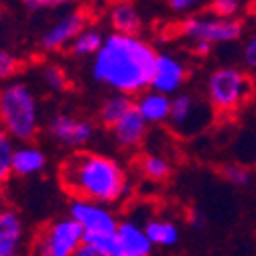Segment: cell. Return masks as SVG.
<instances>
[{
    "label": "cell",
    "mask_w": 256,
    "mask_h": 256,
    "mask_svg": "<svg viewBox=\"0 0 256 256\" xmlns=\"http://www.w3.org/2000/svg\"><path fill=\"white\" fill-rule=\"evenodd\" d=\"M154 61L156 51L144 39L110 33L92 59V78L116 94L138 96L150 88Z\"/></svg>",
    "instance_id": "obj_1"
},
{
    "label": "cell",
    "mask_w": 256,
    "mask_h": 256,
    "mask_svg": "<svg viewBox=\"0 0 256 256\" xmlns=\"http://www.w3.org/2000/svg\"><path fill=\"white\" fill-rule=\"evenodd\" d=\"M59 183L72 200H88L114 208L130 194V177L114 156L74 150L59 167Z\"/></svg>",
    "instance_id": "obj_2"
},
{
    "label": "cell",
    "mask_w": 256,
    "mask_h": 256,
    "mask_svg": "<svg viewBox=\"0 0 256 256\" xmlns=\"http://www.w3.org/2000/svg\"><path fill=\"white\" fill-rule=\"evenodd\" d=\"M0 128L16 142H35L41 130V110L28 84L12 80L0 86Z\"/></svg>",
    "instance_id": "obj_3"
},
{
    "label": "cell",
    "mask_w": 256,
    "mask_h": 256,
    "mask_svg": "<svg viewBox=\"0 0 256 256\" xmlns=\"http://www.w3.org/2000/svg\"><path fill=\"white\" fill-rule=\"evenodd\" d=\"M254 84L250 76L234 66H222L216 68L206 84V94H208V104L212 106L214 112L220 114H230L240 110L248 98L252 96Z\"/></svg>",
    "instance_id": "obj_4"
},
{
    "label": "cell",
    "mask_w": 256,
    "mask_h": 256,
    "mask_svg": "<svg viewBox=\"0 0 256 256\" xmlns=\"http://www.w3.org/2000/svg\"><path fill=\"white\" fill-rule=\"evenodd\" d=\"M84 246V230L70 216L41 226L28 244L26 256H74Z\"/></svg>",
    "instance_id": "obj_5"
},
{
    "label": "cell",
    "mask_w": 256,
    "mask_h": 256,
    "mask_svg": "<svg viewBox=\"0 0 256 256\" xmlns=\"http://www.w3.org/2000/svg\"><path fill=\"white\" fill-rule=\"evenodd\" d=\"M179 30L191 43L202 41L208 45H222V43L238 41L244 33V22L240 18H220L210 12V14H196L185 18Z\"/></svg>",
    "instance_id": "obj_6"
},
{
    "label": "cell",
    "mask_w": 256,
    "mask_h": 256,
    "mask_svg": "<svg viewBox=\"0 0 256 256\" xmlns=\"http://www.w3.org/2000/svg\"><path fill=\"white\" fill-rule=\"evenodd\" d=\"M214 110L208 102L200 100L198 96L179 92L171 98V114H169V128L181 136H191L202 132L210 126Z\"/></svg>",
    "instance_id": "obj_7"
},
{
    "label": "cell",
    "mask_w": 256,
    "mask_h": 256,
    "mask_svg": "<svg viewBox=\"0 0 256 256\" xmlns=\"http://www.w3.org/2000/svg\"><path fill=\"white\" fill-rule=\"evenodd\" d=\"M68 216L80 224L84 230V242L92 238H106V236H116L118 230V216L114 208L96 204L88 200H72Z\"/></svg>",
    "instance_id": "obj_8"
},
{
    "label": "cell",
    "mask_w": 256,
    "mask_h": 256,
    "mask_svg": "<svg viewBox=\"0 0 256 256\" xmlns=\"http://www.w3.org/2000/svg\"><path fill=\"white\" fill-rule=\"evenodd\" d=\"M47 134L59 146L82 150L84 146H88L94 140L96 126L88 118H80V116H74V114L59 112V114L49 118Z\"/></svg>",
    "instance_id": "obj_9"
},
{
    "label": "cell",
    "mask_w": 256,
    "mask_h": 256,
    "mask_svg": "<svg viewBox=\"0 0 256 256\" xmlns=\"http://www.w3.org/2000/svg\"><path fill=\"white\" fill-rule=\"evenodd\" d=\"M88 20H90V14L84 8H76V10L61 14L53 24H49L43 30L41 41H39L41 49H45L49 53L63 51L66 47H70L76 41V37L88 26Z\"/></svg>",
    "instance_id": "obj_10"
},
{
    "label": "cell",
    "mask_w": 256,
    "mask_h": 256,
    "mask_svg": "<svg viewBox=\"0 0 256 256\" xmlns=\"http://www.w3.org/2000/svg\"><path fill=\"white\" fill-rule=\"evenodd\" d=\"M185 80H187V66L179 57L169 53H156L154 70L150 78V90L173 98V96L181 92Z\"/></svg>",
    "instance_id": "obj_11"
},
{
    "label": "cell",
    "mask_w": 256,
    "mask_h": 256,
    "mask_svg": "<svg viewBox=\"0 0 256 256\" xmlns=\"http://www.w3.org/2000/svg\"><path fill=\"white\" fill-rule=\"evenodd\" d=\"M24 242L26 226L22 216L14 208L4 206L0 210V256L24 252Z\"/></svg>",
    "instance_id": "obj_12"
},
{
    "label": "cell",
    "mask_w": 256,
    "mask_h": 256,
    "mask_svg": "<svg viewBox=\"0 0 256 256\" xmlns=\"http://www.w3.org/2000/svg\"><path fill=\"white\" fill-rule=\"evenodd\" d=\"M120 256H150L152 244L144 232V224L126 218L120 220L118 230H116Z\"/></svg>",
    "instance_id": "obj_13"
},
{
    "label": "cell",
    "mask_w": 256,
    "mask_h": 256,
    "mask_svg": "<svg viewBox=\"0 0 256 256\" xmlns=\"http://www.w3.org/2000/svg\"><path fill=\"white\" fill-rule=\"evenodd\" d=\"M110 134L114 142L124 150H134L138 148L146 136H148V124L142 120V116L136 110H130L118 124L110 128Z\"/></svg>",
    "instance_id": "obj_14"
},
{
    "label": "cell",
    "mask_w": 256,
    "mask_h": 256,
    "mask_svg": "<svg viewBox=\"0 0 256 256\" xmlns=\"http://www.w3.org/2000/svg\"><path fill=\"white\" fill-rule=\"evenodd\" d=\"M49 158L45 150L35 142H22L14 146L12 152V175L16 177H35L47 169Z\"/></svg>",
    "instance_id": "obj_15"
},
{
    "label": "cell",
    "mask_w": 256,
    "mask_h": 256,
    "mask_svg": "<svg viewBox=\"0 0 256 256\" xmlns=\"http://www.w3.org/2000/svg\"><path fill=\"white\" fill-rule=\"evenodd\" d=\"M134 110L142 116V120L148 126L150 124H163L169 120V114H171V98L148 88L136 96Z\"/></svg>",
    "instance_id": "obj_16"
},
{
    "label": "cell",
    "mask_w": 256,
    "mask_h": 256,
    "mask_svg": "<svg viewBox=\"0 0 256 256\" xmlns=\"http://www.w3.org/2000/svg\"><path fill=\"white\" fill-rule=\"evenodd\" d=\"M110 26L112 33L126 35V37H138L142 30V18L134 4H118L110 10Z\"/></svg>",
    "instance_id": "obj_17"
},
{
    "label": "cell",
    "mask_w": 256,
    "mask_h": 256,
    "mask_svg": "<svg viewBox=\"0 0 256 256\" xmlns=\"http://www.w3.org/2000/svg\"><path fill=\"white\" fill-rule=\"evenodd\" d=\"M134 110V100L132 96L126 94H112L102 102V106L98 108V122L104 128H112L114 124H118L128 112Z\"/></svg>",
    "instance_id": "obj_18"
},
{
    "label": "cell",
    "mask_w": 256,
    "mask_h": 256,
    "mask_svg": "<svg viewBox=\"0 0 256 256\" xmlns=\"http://www.w3.org/2000/svg\"><path fill=\"white\" fill-rule=\"evenodd\" d=\"M144 232L154 246L158 248H171L179 242V226L165 218H150L144 222Z\"/></svg>",
    "instance_id": "obj_19"
},
{
    "label": "cell",
    "mask_w": 256,
    "mask_h": 256,
    "mask_svg": "<svg viewBox=\"0 0 256 256\" xmlns=\"http://www.w3.org/2000/svg\"><path fill=\"white\" fill-rule=\"evenodd\" d=\"M104 41H106V35L102 33V28L88 24L76 37V41L70 45V51H72L74 57H92L94 59L96 53L102 49Z\"/></svg>",
    "instance_id": "obj_20"
},
{
    "label": "cell",
    "mask_w": 256,
    "mask_h": 256,
    "mask_svg": "<svg viewBox=\"0 0 256 256\" xmlns=\"http://www.w3.org/2000/svg\"><path fill=\"white\" fill-rule=\"evenodd\" d=\"M138 171L144 179L158 183V181H167L171 177L173 165L167 156L158 154V152H148L138 158Z\"/></svg>",
    "instance_id": "obj_21"
},
{
    "label": "cell",
    "mask_w": 256,
    "mask_h": 256,
    "mask_svg": "<svg viewBox=\"0 0 256 256\" xmlns=\"http://www.w3.org/2000/svg\"><path fill=\"white\" fill-rule=\"evenodd\" d=\"M16 142L0 128V189L12 177V152Z\"/></svg>",
    "instance_id": "obj_22"
},
{
    "label": "cell",
    "mask_w": 256,
    "mask_h": 256,
    "mask_svg": "<svg viewBox=\"0 0 256 256\" xmlns=\"http://www.w3.org/2000/svg\"><path fill=\"white\" fill-rule=\"evenodd\" d=\"M41 78H43V84L51 92H63V90H68V84H70L66 70L59 68V66H53V63H47V66H43Z\"/></svg>",
    "instance_id": "obj_23"
},
{
    "label": "cell",
    "mask_w": 256,
    "mask_h": 256,
    "mask_svg": "<svg viewBox=\"0 0 256 256\" xmlns=\"http://www.w3.org/2000/svg\"><path fill=\"white\" fill-rule=\"evenodd\" d=\"M222 177L226 179L230 185H234V187H246L252 181L250 169H246L244 165H236V163L224 165L222 167Z\"/></svg>",
    "instance_id": "obj_24"
},
{
    "label": "cell",
    "mask_w": 256,
    "mask_h": 256,
    "mask_svg": "<svg viewBox=\"0 0 256 256\" xmlns=\"http://www.w3.org/2000/svg\"><path fill=\"white\" fill-rule=\"evenodd\" d=\"M20 70V61L16 55H12L6 49H0V86L12 82V78Z\"/></svg>",
    "instance_id": "obj_25"
},
{
    "label": "cell",
    "mask_w": 256,
    "mask_h": 256,
    "mask_svg": "<svg viewBox=\"0 0 256 256\" xmlns=\"http://www.w3.org/2000/svg\"><path fill=\"white\" fill-rule=\"evenodd\" d=\"M242 6V0H212L210 12L220 18H236Z\"/></svg>",
    "instance_id": "obj_26"
},
{
    "label": "cell",
    "mask_w": 256,
    "mask_h": 256,
    "mask_svg": "<svg viewBox=\"0 0 256 256\" xmlns=\"http://www.w3.org/2000/svg\"><path fill=\"white\" fill-rule=\"evenodd\" d=\"M242 63L248 72H256V30L242 45Z\"/></svg>",
    "instance_id": "obj_27"
},
{
    "label": "cell",
    "mask_w": 256,
    "mask_h": 256,
    "mask_svg": "<svg viewBox=\"0 0 256 256\" xmlns=\"http://www.w3.org/2000/svg\"><path fill=\"white\" fill-rule=\"evenodd\" d=\"M167 4L175 12H191L202 4V0H167Z\"/></svg>",
    "instance_id": "obj_28"
},
{
    "label": "cell",
    "mask_w": 256,
    "mask_h": 256,
    "mask_svg": "<svg viewBox=\"0 0 256 256\" xmlns=\"http://www.w3.org/2000/svg\"><path fill=\"white\" fill-rule=\"evenodd\" d=\"M30 8H55V6H66L74 0H22Z\"/></svg>",
    "instance_id": "obj_29"
},
{
    "label": "cell",
    "mask_w": 256,
    "mask_h": 256,
    "mask_svg": "<svg viewBox=\"0 0 256 256\" xmlns=\"http://www.w3.org/2000/svg\"><path fill=\"white\" fill-rule=\"evenodd\" d=\"M187 222H189V226H194V228H198V230L206 226V218H204V214H200V212H189Z\"/></svg>",
    "instance_id": "obj_30"
},
{
    "label": "cell",
    "mask_w": 256,
    "mask_h": 256,
    "mask_svg": "<svg viewBox=\"0 0 256 256\" xmlns=\"http://www.w3.org/2000/svg\"><path fill=\"white\" fill-rule=\"evenodd\" d=\"M210 51H212V45H208V43H202V41L191 43V53H196V55H200V57L210 55Z\"/></svg>",
    "instance_id": "obj_31"
},
{
    "label": "cell",
    "mask_w": 256,
    "mask_h": 256,
    "mask_svg": "<svg viewBox=\"0 0 256 256\" xmlns=\"http://www.w3.org/2000/svg\"><path fill=\"white\" fill-rule=\"evenodd\" d=\"M74 256H108V254H104L102 250H98V248H94V246H88V244H84Z\"/></svg>",
    "instance_id": "obj_32"
},
{
    "label": "cell",
    "mask_w": 256,
    "mask_h": 256,
    "mask_svg": "<svg viewBox=\"0 0 256 256\" xmlns=\"http://www.w3.org/2000/svg\"><path fill=\"white\" fill-rule=\"evenodd\" d=\"M110 2L114 6H118V4H132V0H110Z\"/></svg>",
    "instance_id": "obj_33"
},
{
    "label": "cell",
    "mask_w": 256,
    "mask_h": 256,
    "mask_svg": "<svg viewBox=\"0 0 256 256\" xmlns=\"http://www.w3.org/2000/svg\"><path fill=\"white\" fill-rule=\"evenodd\" d=\"M6 206V202H4V196H2V189H0V210H2Z\"/></svg>",
    "instance_id": "obj_34"
},
{
    "label": "cell",
    "mask_w": 256,
    "mask_h": 256,
    "mask_svg": "<svg viewBox=\"0 0 256 256\" xmlns=\"http://www.w3.org/2000/svg\"><path fill=\"white\" fill-rule=\"evenodd\" d=\"M8 256H24V252H18V254H8Z\"/></svg>",
    "instance_id": "obj_35"
}]
</instances>
